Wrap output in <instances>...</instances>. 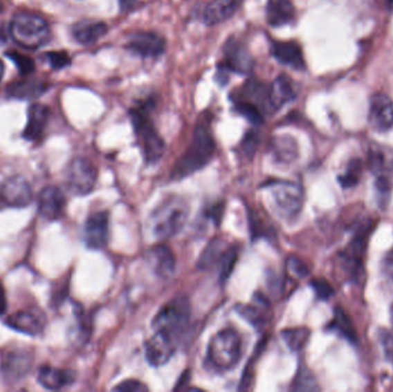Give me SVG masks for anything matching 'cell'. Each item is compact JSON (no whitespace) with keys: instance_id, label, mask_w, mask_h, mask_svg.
Returning a JSON list of instances; mask_svg holds the SVG:
<instances>
[{"instance_id":"d4e9b609","label":"cell","mask_w":393,"mask_h":392,"mask_svg":"<svg viewBox=\"0 0 393 392\" xmlns=\"http://www.w3.org/2000/svg\"><path fill=\"white\" fill-rule=\"evenodd\" d=\"M109 31L107 24L104 22L83 21L73 27V36L80 44L89 45L99 41Z\"/></svg>"},{"instance_id":"9a60e30c","label":"cell","mask_w":393,"mask_h":392,"mask_svg":"<svg viewBox=\"0 0 393 392\" xmlns=\"http://www.w3.org/2000/svg\"><path fill=\"white\" fill-rule=\"evenodd\" d=\"M31 355L26 350H10L3 355L1 369L7 381L15 382L27 375L30 371Z\"/></svg>"},{"instance_id":"44dd1931","label":"cell","mask_w":393,"mask_h":392,"mask_svg":"<svg viewBox=\"0 0 393 392\" xmlns=\"http://www.w3.org/2000/svg\"><path fill=\"white\" fill-rule=\"evenodd\" d=\"M147 258L154 273L158 274L160 277L167 279L172 277L175 272L176 267L175 256L167 246H153L147 253Z\"/></svg>"},{"instance_id":"60d3db41","label":"cell","mask_w":393,"mask_h":392,"mask_svg":"<svg viewBox=\"0 0 393 392\" xmlns=\"http://www.w3.org/2000/svg\"><path fill=\"white\" fill-rule=\"evenodd\" d=\"M316 383L313 382L312 376L307 373H299L295 383V390H316Z\"/></svg>"},{"instance_id":"4316f807","label":"cell","mask_w":393,"mask_h":392,"mask_svg":"<svg viewBox=\"0 0 393 392\" xmlns=\"http://www.w3.org/2000/svg\"><path fill=\"white\" fill-rule=\"evenodd\" d=\"M241 93L248 100L245 102H252L264 112L273 111L269 100V88L264 86V83L259 82L257 80H251L245 83Z\"/></svg>"},{"instance_id":"52a82bcc","label":"cell","mask_w":393,"mask_h":392,"mask_svg":"<svg viewBox=\"0 0 393 392\" xmlns=\"http://www.w3.org/2000/svg\"><path fill=\"white\" fill-rule=\"evenodd\" d=\"M269 190L275 211L280 216L291 218L300 213L304 204V194L298 185L290 181L271 182Z\"/></svg>"},{"instance_id":"f35d334b","label":"cell","mask_w":393,"mask_h":392,"mask_svg":"<svg viewBox=\"0 0 393 392\" xmlns=\"http://www.w3.org/2000/svg\"><path fill=\"white\" fill-rule=\"evenodd\" d=\"M259 145V136L258 133H253V131H250V133H246L243 140V143H241V147H243V151L244 153L248 157H251L255 153L257 147Z\"/></svg>"},{"instance_id":"30bf717a","label":"cell","mask_w":393,"mask_h":392,"mask_svg":"<svg viewBox=\"0 0 393 392\" xmlns=\"http://www.w3.org/2000/svg\"><path fill=\"white\" fill-rule=\"evenodd\" d=\"M176 351V338L163 331L156 330L146 342L145 357L149 365L160 367L170 362Z\"/></svg>"},{"instance_id":"4dcf8cb0","label":"cell","mask_w":393,"mask_h":392,"mask_svg":"<svg viewBox=\"0 0 393 392\" xmlns=\"http://www.w3.org/2000/svg\"><path fill=\"white\" fill-rule=\"evenodd\" d=\"M330 329L337 331L339 334L347 338L351 342L356 341V331L353 326L352 321L346 315L342 308H336L335 317L330 324Z\"/></svg>"},{"instance_id":"4fadbf2b","label":"cell","mask_w":393,"mask_h":392,"mask_svg":"<svg viewBox=\"0 0 393 392\" xmlns=\"http://www.w3.org/2000/svg\"><path fill=\"white\" fill-rule=\"evenodd\" d=\"M109 220L107 212L92 213L85 222L84 239L90 249L100 250L105 248L109 241Z\"/></svg>"},{"instance_id":"d6986e66","label":"cell","mask_w":393,"mask_h":392,"mask_svg":"<svg viewBox=\"0 0 393 392\" xmlns=\"http://www.w3.org/2000/svg\"><path fill=\"white\" fill-rule=\"evenodd\" d=\"M241 3L243 0H212L203 10V22L214 26L227 21L236 13Z\"/></svg>"},{"instance_id":"2e32d148","label":"cell","mask_w":393,"mask_h":392,"mask_svg":"<svg viewBox=\"0 0 393 392\" xmlns=\"http://www.w3.org/2000/svg\"><path fill=\"white\" fill-rule=\"evenodd\" d=\"M271 55H274V58L282 65L289 66L295 71L306 68L302 48L297 41H271Z\"/></svg>"},{"instance_id":"ffe728a7","label":"cell","mask_w":393,"mask_h":392,"mask_svg":"<svg viewBox=\"0 0 393 392\" xmlns=\"http://www.w3.org/2000/svg\"><path fill=\"white\" fill-rule=\"evenodd\" d=\"M266 17L271 27H283L295 20V8L291 0H267Z\"/></svg>"},{"instance_id":"d6a6232c","label":"cell","mask_w":393,"mask_h":392,"mask_svg":"<svg viewBox=\"0 0 393 392\" xmlns=\"http://www.w3.org/2000/svg\"><path fill=\"white\" fill-rule=\"evenodd\" d=\"M236 112L239 113L241 116H244L248 122L252 123L253 126H260L264 123V118H262V109L258 106L248 102H238L235 106Z\"/></svg>"},{"instance_id":"ba28073f","label":"cell","mask_w":393,"mask_h":392,"mask_svg":"<svg viewBox=\"0 0 393 392\" xmlns=\"http://www.w3.org/2000/svg\"><path fill=\"white\" fill-rule=\"evenodd\" d=\"M67 182L76 195H88L95 188L97 171L95 166L83 158H77L68 168Z\"/></svg>"},{"instance_id":"5b68a950","label":"cell","mask_w":393,"mask_h":392,"mask_svg":"<svg viewBox=\"0 0 393 392\" xmlns=\"http://www.w3.org/2000/svg\"><path fill=\"white\" fill-rule=\"evenodd\" d=\"M130 118L146 161L149 164L159 161L165 153L166 145L149 116L146 115L145 111L142 109H132L130 111Z\"/></svg>"},{"instance_id":"836d02e7","label":"cell","mask_w":393,"mask_h":392,"mask_svg":"<svg viewBox=\"0 0 393 392\" xmlns=\"http://www.w3.org/2000/svg\"><path fill=\"white\" fill-rule=\"evenodd\" d=\"M238 250L235 246H229L227 252L224 253L223 258L221 260V281L224 282L228 277H230L231 272L234 270L235 263L237 260Z\"/></svg>"},{"instance_id":"277c9868","label":"cell","mask_w":393,"mask_h":392,"mask_svg":"<svg viewBox=\"0 0 393 392\" xmlns=\"http://www.w3.org/2000/svg\"><path fill=\"white\" fill-rule=\"evenodd\" d=\"M10 34L14 41L28 50H37L48 43L51 36L44 19L34 13H19L10 24Z\"/></svg>"},{"instance_id":"5bb4252c","label":"cell","mask_w":393,"mask_h":392,"mask_svg":"<svg viewBox=\"0 0 393 392\" xmlns=\"http://www.w3.org/2000/svg\"><path fill=\"white\" fill-rule=\"evenodd\" d=\"M127 48L143 58H156L165 52L166 41L154 32L140 31L132 35Z\"/></svg>"},{"instance_id":"8fae6325","label":"cell","mask_w":393,"mask_h":392,"mask_svg":"<svg viewBox=\"0 0 393 392\" xmlns=\"http://www.w3.org/2000/svg\"><path fill=\"white\" fill-rule=\"evenodd\" d=\"M0 201L5 206L14 208L26 207L33 201V189L22 176L7 178L0 187Z\"/></svg>"},{"instance_id":"9c48e42d","label":"cell","mask_w":393,"mask_h":392,"mask_svg":"<svg viewBox=\"0 0 393 392\" xmlns=\"http://www.w3.org/2000/svg\"><path fill=\"white\" fill-rule=\"evenodd\" d=\"M224 59L220 65L228 72L237 73L239 75H248L253 69V59L248 48L237 38L228 39L223 46Z\"/></svg>"},{"instance_id":"7a4b0ae2","label":"cell","mask_w":393,"mask_h":392,"mask_svg":"<svg viewBox=\"0 0 393 392\" xmlns=\"http://www.w3.org/2000/svg\"><path fill=\"white\" fill-rule=\"evenodd\" d=\"M189 204L180 196L165 198L149 215V227L156 239H168L183 229L189 216Z\"/></svg>"},{"instance_id":"603a6c76","label":"cell","mask_w":393,"mask_h":392,"mask_svg":"<svg viewBox=\"0 0 393 392\" xmlns=\"http://www.w3.org/2000/svg\"><path fill=\"white\" fill-rule=\"evenodd\" d=\"M75 373L71 369L43 366L38 371V382L48 390H59L74 382Z\"/></svg>"},{"instance_id":"f546056e","label":"cell","mask_w":393,"mask_h":392,"mask_svg":"<svg viewBox=\"0 0 393 392\" xmlns=\"http://www.w3.org/2000/svg\"><path fill=\"white\" fill-rule=\"evenodd\" d=\"M282 338L292 351L298 352L305 348L309 342L311 331L306 327L289 328L281 333Z\"/></svg>"},{"instance_id":"6da1fadb","label":"cell","mask_w":393,"mask_h":392,"mask_svg":"<svg viewBox=\"0 0 393 392\" xmlns=\"http://www.w3.org/2000/svg\"><path fill=\"white\" fill-rule=\"evenodd\" d=\"M215 152V142L210 133V120L199 121L194 128V136L185 153L174 166L173 178H184L205 167Z\"/></svg>"},{"instance_id":"8992f818","label":"cell","mask_w":393,"mask_h":392,"mask_svg":"<svg viewBox=\"0 0 393 392\" xmlns=\"http://www.w3.org/2000/svg\"><path fill=\"white\" fill-rule=\"evenodd\" d=\"M190 319V305L185 298H177L166 304L158 312L154 320V330L163 331L177 338V336L187 328Z\"/></svg>"},{"instance_id":"1f68e13d","label":"cell","mask_w":393,"mask_h":392,"mask_svg":"<svg viewBox=\"0 0 393 392\" xmlns=\"http://www.w3.org/2000/svg\"><path fill=\"white\" fill-rule=\"evenodd\" d=\"M361 175H363V162L360 159H353L347 165L345 173L338 176L339 185L344 189L353 188L356 185H359Z\"/></svg>"},{"instance_id":"bcb514c9","label":"cell","mask_w":393,"mask_h":392,"mask_svg":"<svg viewBox=\"0 0 393 392\" xmlns=\"http://www.w3.org/2000/svg\"><path fill=\"white\" fill-rule=\"evenodd\" d=\"M3 72H5V67H3V62L0 60V82L3 80Z\"/></svg>"},{"instance_id":"7bdbcfd3","label":"cell","mask_w":393,"mask_h":392,"mask_svg":"<svg viewBox=\"0 0 393 392\" xmlns=\"http://www.w3.org/2000/svg\"><path fill=\"white\" fill-rule=\"evenodd\" d=\"M137 0H119L120 10L122 13L129 12L136 6Z\"/></svg>"},{"instance_id":"f1b7e54d","label":"cell","mask_w":393,"mask_h":392,"mask_svg":"<svg viewBox=\"0 0 393 392\" xmlns=\"http://www.w3.org/2000/svg\"><path fill=\"white\" fill-rule=\"evenodd\" d=\"M46 90L45 83L37 80H26L20 82L13 83L7 89L10 96L19 99H35L41 96Z\"/></svg>"},{"instance_id":"8d00e7d4","label":"cell","mask_w":393,"mask_h":392,"mask_svg":"<svg viewBox=\"0 0 393 392\" xmlns=\"http://www.w3.org/2000/svg\"><path fill=\"white\" fill-rule=\"evenodd\" d=\"M46 57L53 69L65 68L71 65V58L66 52H50Z\"/></svg>"},{"instance_id":"7c38bea8","label":"cell","mask_w":393,"mask_h":392,"mask_svg":"<svg viewBox=\"0 0 393 392\" xmlns=\"http://www.w3.org/2000/svg\"><path fill=\"white\" fill-rule=\"evenodd\" d=\"M369 124L375 131L384 133L393 127V102L384 93H375L369 104Z\"/></svg>"},{"instance_id":"3957f363","label":"cell","mask_w":393,"mask_h":392,"mask_svg":"<svg viewBox=\"0 0 393 392\" xmlns=\"http://www.w3.org/2000/svg\"><path fill=\"white\" fill-rule=\"evenodd\" d=\"M241 337L231 328L222 329L210 338L206 362L214 372L224 373L234 368L241 357Z\"/></svg>"},{"instance_id":"d590c367","label":"cell","mask_w":393,"mask_h":392,"mask_svg":"<svg viewBox=\"0 0 393 392\" xmlns=\"http://www.w3.org/2000/svg\"><path fill=\"white\" fill-rule=\"evenodd\" d=\"M312 288L316 291V296L321 300H328L333 296V289L325 279H316L312 281Z\"/></svg>"},{"instance_id":"ab89813d","label":"cell","mask_w":393,"mask_h":392,"mask_svg":"<svg viewBox=\"0 0 393 392\" xmlns=\"http://www.w3.org/2000/svg\"><path fill=\"white\" fill-rule=\"evenodd\" d=\"M288 268L292 274H295V277H304L309 274V270L305 266V263H302L300 260L297 259L295 256L289 258Z\"/></svg>"},{"instance_id":"e0dca14e","label":"cell","mask_w":393,"mask_h":392,"mask_svg":"<svg viewBox=\"0 0 393 392\" xmlns=\"http://www.w3.org/2000/svg\"><path fill=\"white\" fill-rule=\"evenodd\" d=\"M66 199L60 189L46 187L42 190L38 198V209L43 218L50 221L58 220L65 209Z\"/></svg>"},{"instance_id":"f6af8a7d","label":"cell","mask_w":393,"mask_h":392,"mask_svg":"<svg viewBox=\"0 0 393 392\" xmlns=\"http://www.w3.org/2000/svg\"><path fill=\"white\" fill-rule=\"evenodd\" d=\"M190 381V374L189 372L184 373L183 375L181 376L180 381L177 382L176 388H175V391L177 390H185V386H187V383Z\"/></svg>"},{"instance_id":"7402d4cb","label":"cell","mask_w":393,"mask_h":392,"mask_svg":"<svg viewBox=\"0 0 393 392\" xmlns=\"http://www.w3.org/2000/svg\"><path fill=\"white\" fill-rule=\"evenodd\" d=\"M297 96L295 83L289 76H278L269 88V100L273 111L282 109Z\"/></svg>"},{"instance_id":"cb8c5ba5","label":"cell","mask_w":393,"mask_h":392,"mask_svg":"<svg viewBox=\"0 0 393 392\" xmlns=\"http://www.w3.org/2000/svg\"><path fill=\"white\" fill-rule=\"evenodd\" d=\"M6 324L15 330L31 336L39 334L44 328V322L42 320V317H38L34 312H28V310H21L12 314L7 317Z\"/></svg>"},{"instance_id":"ee69618b","label":"cell","mask_w":393,"mask_h":392,"mask_svg":"<svg viewBox=\"0 0 393 392\" xmlns=\"http://www.w3.org/2000/svg\"><path fill=\"white\" fill-rule=\"evenodd\" d=\"M7 307V300L6 294H5V289H3V286L0 282V315H3L6 310Z\"/></svg>"},{"instance_id":"e575fe53","label":"cell","mask_w":393,"mask_h":392,"mask_svg":"<svg viewBox=\"0 0 393 392\" xmlns=\"http://www.w3.org/2000/svg\"><path fill=\"white\" fill-rule=\"evenodd\" d=\"M7 57L17 65V68L22 75H29L35 71V64L30 58H27L24 55L17 53V52H10L7 53Z\"/></svg>"},{"instance_id":"ac0fdd59","label":"cell","mask_w":393,"mask_h":392,"mask_svg":"<svg viewBox=\"0 0 393 392\" xmlns=\"http://www.w3.org/2000/svg\"><path fill=\"white\" fill-rule=\"evenodd\" d=\"M50 118L48 106L34 104L28 111V123L24 130V137L30 142H36L43 136Z\"/></svg>"},{"instance_id":"484cf974","label":"cell","mask_w":393,"mask_h":392,"mask_svg":"<svg viewBox=\"0 0 393 392\" xmlns=\"http://www.w3.org/2000/svg\"><path fill=\"white\" fill-rule=\"evenodd\" d=\"M228 249L229 246L224 239H214L212 242L208 243V245L200 254L196 266L199 270H207L213 268L215 265H220L221 260Z\"/></svg>"},{"instance_id":"7dc6e473","label":"cell","mask_w":393,"mask_h":392,"mask_svg":"<svg viewBox=\"0 0 393 392\" xmlns=\"http://www.w3.org/2000/svg\"><path fill=\"white\" fill-rule=\"evenodd\" d=\"M387 6L390 7L391 10H393V0H387Z\"/></svg>"},{"instance_id":"74e56055","label":"cell","mask_w":393,"mask_h":392,"mask_svg":"<svg viewBox=\"0 0 393 392\" xmlns=\"http://www.w3.org/2000/svg\"><path fill=\"white\" fill-rule=\"evenodd\" d=\"M113 390L119 392H146L149 388L137 380H126L120 383L119 386H114Z\"/></svg>"},{"instance_id":"b9f144b4","label":"cell","mask_w":393,"mask_h":392,"mask_svg":"<svg viewBox=\"0 0 393 392\" xmlns=\"http://www.w3.org/2000/svg\"><path fill=\"white\" fill-rule=\"evenodd\" d=\"M383 268L387 275L393 277V248L384 256Z\"/></svg>"},{"instance_id":"83f0119b","label":"cell","mask_w":393,"mask_h":392,"mask_svg":"<svg viewBox=\"0 0 393 392\" xmlns=\"http://www.w3.org/2000/svg\"><path fill=\"white\" fill-rule=\"evenodd\" d=\"M269 303L264 298V295L257 294L253 299V304L250 305H243L241 308H238V312L250 321L255 327H260L264 324V321L267 320L268 312H269Z\"/></svg>"}]
</instances>
